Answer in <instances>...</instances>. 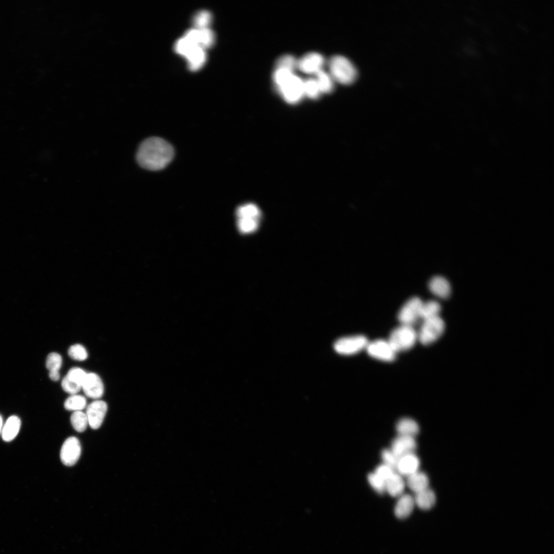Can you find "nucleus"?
<instances>
[{"instance_id": "nucleus-1", "label": "nucleus", "mask_w": 554, "mask_h": 554, "mask_svg": "<svg viewBox=\"0 0 554 554\" xmlns=\"http://www.w3.org/2000/svg\"><path fill=\"white\" fill-rule=\"evenodd\" d=\"M173 156V148L169 143L159 137H151L141 143L136 159L141 167L156 171L165 167Z\"/></svg>"}, {"instance_id": "nucleus-2", "label": "nucleus", "mask_w": 554, "mask_h": 554, "mask_svg": "<svg viewBox=\"0 0 554 554\" xmlns=\"http://www.w3.org/2000/svg\"><path fill=\"white\" fill-rule=\"evenodd\" d=\"M330 76L333 80L343 85L353 83L358 76V71L352 63L345 56L337 55L331 57L328 62Z\"/></svg>"}, {"instance_id": "nucleus-3", "label": "nucleus", "mask_w": 554, "mask_h": 554, "mask_svg": "<svg viewBox=\"0 0 554 554\" xmlns=\"http://www.w3.org/2000/svg\"><path fill=\"white\" fill-rule=\"evenodd\" d=\"M237 226L242 234H249L258 228L261 212L258 207L252 203L240 206L236 211Z\"/></svg>"}, {"instance_id": "nucleus-4", "label": "nucleus", "mask_w": 554, "mask_h": 554, "mask_svg": "<svg viewBox=\"0 0 554 554\" xmlns=\"http://www.w3.org/2000/svg\"><path fill=\"white\" fill-rule=\"evenodd\" d=\"M387 340L397 353L406 351L418 341L417 330L414 326L400 324L392 330Z\"/></svg>"}, {"instance_id": "nucleus-5", "label": "nucleus", "mask_w": 554, "mask_h": 554, "mask_svg": "<svg viewBox=\"0 0 554 554\" xmlns=\"http://www.w3.org/2000/svg\"><path fill=\"white\" fill-rule=\"evenodd\" d=\"M445 328V323L440 316L422 320L417 330L418 341L425 345L432 344L442 335Z\"/></svg>"}, {"instance_id": "nucleus-6", "label": "nucleus", "mask_w": 554, "mask_h": 554, "mask_svg": "<svg viewBox=\"0 0 554 554\" xmlns=\"http://www.w3.org/2000/svg\"><path fill=\"white\" fill-rule=\"evenodd\" d=\"M368 342L367 338L362 334L345 337L336 341L333 348L340 354L350 355L365 350Z\"/></svg>"}, {"instance_id": "nucleus-7", "label": "nucleus", "mask_w": 554, "mask_h": 554, "mask_svg": "<svg viewBox=\"0 0 554 554\" xmlns=\"http://www.w3.org/2000/svg\"><path fill=\"white\" fill-rule=\"evenodd\" d=\"M278 88L284 99L290 104L298 102L304 94V82L293 74Z\"/></svg>"}, {"instance_id": "nucleus-8", "label": "nucleus", "mask_w": 554, "mask_h": 554, "mask_svg": "<svg viewBox=\"0 0 554 554\" xmlns=\"http://www.w3.org/2000/svg\"><path fill=\"white\" fill-rule=\"evenodd\" d=\"M365 350L372 358L386 362L393 361L397 353L389 341L384 339L369 341Z\"/></svg>"}, {"instance_id": "nucleus-9", "label": "nucleus", "mask_w": 554, "mask_h": 554, "mask_svg": "<svg viewBox=\"0 0 554 554\" xmlns=\"http://www.w3.org/2000/svg\"><path fill=\"white\" fill-rule=\"evenodd\" d=\"M422 303L421 299L417 296L407 300L398 312V318L400 324L414 326L421 321L420 310Z\"/></svg>"}, {"instance_id": "nucleus-10", "label": "nucleus", "mask_w": 554, "mask_h": 554, "mask_svg": "<svg viewBox=\"0 0 554 554\" xmlns=\"http://www.w3.org/2000/svg\"><path fill=\"white\" fill-rule=\"evenodd\" d=\"M81 453V446L78 439L75 437H69L62 446L61 460L66 466H73L79 459Z\"/></svg>"}, {"instance_id": "nucleus-11", "label": "nucleus", "mask_w": 554, "mask_h": 554, "mask_svg": "<svg viewBox=\"0 0 554 554\" xmlns=\"http://www.w3.org/2000/svg\"><path fill=\"white\" fill-rule=\"evenodd\" d=\"M87 373L82 368L73 367L69 369L62 382V387L66 392L74 394L82 389Z\"/></svg>"}, {"instance_id": "nucleus-12", "label": "nucleus", "mask_w": 554, "mask_h": 554, "mask_svg": "<svg viewBox=\"0 0 554 554\" xmlns=\"http://www.w3.org/2000/svg\"><path fill=\"white\" fill-rule=\"evenodd\" d=\"M107 410V405L102 400L94 401L87 406L86 414L91 428L96 429L101 426Z\"/></svg>"}, {"instance_id": "nucleus-13", "label": "nucleus", "mask_w": 554, "mask_h": 554, "mask_svg": "<svg viewBox=\"0 0 554 554\" xmlns=\"http://www.w3.org/2000/svg\"><path fill=\"white\" fill-rule=\"evenodd\" d=\"M324 62V58L322 55L316 52H311L305 54L297 61L296 67L304 73L316 74L322 70Z\"/></svg>"}, {"instance_id": "nucleus-14", "label": "nucleus", "mask_w": 554, "mask_h": 554, "mask_svg": "<svg viewBox=\"0 0 554 554\" xmlns=\"http://www.w3.org/2000/svg\"><path fill=\"white\" fill-rule=\"evenodd\" d=\"M85 394L89 398L97 399L104 393V385L100 377L95 373L86 374L82 387Z\"/></svg>"}, {"instance_id": "nucleus-15", "label": "nucleus", "mask_w": 554, "mask_h": 554, "mask_svg": "<svg viewBox=\"0 0 554 554\" xmlns=\"http://www.w3.org/2000/svg\"><path fill=\"white\" fill-rule=\"evenodd\" d=\"M416 448L413 437L399 435L393 440L391 450L400 459L405 456L413 454Z\"/></svg>"}, {"instance_id": "nucleus-16", "label": "nucleus", "mask_w": 554, "mask_h": 554, "mask_svg": "<svg viewBox=\"0 0 554 554\" xmlns=\"http://www.w3.org/2000/svg\"><path fill=\"white\" fill-rule=\"evenodd\" d=\"M428 287L435 295L443 299L447 298L451 292V287L448 281L441 276H435L429 282Z\"/></svg>"}, {"instance_id": "nucleus-17", "label": "nucleus", "mask_w": 554, "mask_h": 554, "mask_svg": "<svg viewBox=\"0 0 554 554\" xmlns=\"http://www.w3.org/2000/svg\"><path fill=\"white\" fill-rule=\"evenodd\" d=\"M420 462L414 454L405 456L399 460L397 471L402 475L408 476L417 471Z\"/></svg>"}, {"instance_id": "nucleus-18", "label": "nucleus", "mask_w": 554, "mask_h": 554, "mask_svg": "<svg viewBox=\"0 0 554 554\" xmlns=\"http://www.w3.org/2000/svg\"><path fill=\"white\" fill-rule=\"evenodd\" d=\"M21 425V420L18 417L11 416L9 417L3 424L1 432L3 440L6 442L13 440L18 433Z\"/></svg>"}, {"instance_id": "nucleus-19", "label": "nucleus", "mask_w": 554, "mask_h": 554, "mask_svg": "<svg viewBox=\"0 0 554 554\" xmlns=\"http://www.w3.org/2000/svg\"><path fill=\"white\" fill-rule=\"evenodd\" d=\"M414 504V498L410 495L401 496L394 508L395 516L399 519L408 517L412 512Z\"/></svg>"}, {"instance_id": "nucleus-20", "label": "nucleus", "mask_w": 554, "mask_h": 554, "mask_svg": "<svg viewBox=\"0 0 554 554\" xmlns=\"http://www.w3.org/2000/svg\"><path fill=\"white\" fill-rule=\"evenodd\" d=\"M188 61L189 69L193 71L200 69L206 61L205 50L196 46L194 47L186 57Z\"/></svg>"}, {"instance_id": "nucleus-21", "label": "nucleus", "mask_w": 554, "mask_h": 554, "mask_svg": "<svg viewBox=\"0 0 554 554\" xmlns=\"http://www.w3.org/2000/svg\"><path fill=\"white\" fill-rule=\"evenodd\" d=\"M415 504L421 509L428 510L434 505L436 498L434 492L428 488L416 493Z\"/></svg>"}, {"instance_id": "nucleus-22", "label": "nucleus", "mask_w": 554, "mask_h": 554, "mask_svg": "<svg viewBox=\"0 0 554 554\" xmlns=\"http://www.w3.org/2000/svg\"><path fill=\"white\" fill-rule=\"evenodd\" d=\"M395 428L400 436L414 437L419 431V427L417 422L408 418L399 420L396 424Z\"/></svg>"}, {"instance_id": "nucleus-23", "label": "nucleus", "mask_w": 554, "mask_h": 554, "mask_svg": "<svg viewBox=\"0 0 554 554\" xmlns=\"http://www.w3.org/2000/svg\"><path fill=\"white\" fill-rule=\"evenodd\" d=\"M407 484L411 490L417 493L428 488L429 480L424 473L416 471L408 476Z\"/></svg>"}, {"instance_id": "nucleus-24", "label": "nucleus", "mask_w": 554, "mask_h": 554, "mask_svg": "<svg viewBox=\"0 0 554 554\" xmlns=\"http://www.w3.org/2000/svg\"><path fill=\"white\" fill-rule=\"evenodd\" d=\"M405 483L402 477L394 473L386 481V491L393 497H400L404 489Z\"/></svg>"}, {"instance_id": "nucleus-25", "label": "nucleus", "mask_w": 554, "mask_h": 554, "mask_svg": "<svg viewBox=\"0 0 554 554\" xmlns=\"http://www.w3.org/2000/svg\"><path fill=\"white\" fill-rule=\"evenodd\" d=\"M441 307L437 301L423 302L420 310L421 321L440 316Z\"/></svg>"}, {"instance_id": "nucleus-26", "label": "nucleus", "mask_w": 554, "mask_h": 554, "mask_svg": "<svg viewBox=\"0 0 554 554\" xmlns=\"http://www.w3.org/2000/svg\"><path fill=\"white\" fill-rule=\"evenodd\" d=\"M87 404L86 398L81 395L72 394L64 403V407L68 410L81 411Z\"/></svg>"}, {"instance_id": "nucleus-27", "label": "nucleus", "mask_w": 554, "mask_h": 554, "mask_svg": "<svg viewBox=\"0 0 554 554\" xmlns=\"http://www.w3.org/2000/svg\"><path fill=\"white\" fill-rule=\"evenodd\" d=\"M315 79L320 91L323 93H330L333 90V84L331 76L321 70L316 74Z\"/></svg>"}, {"instance_id": "nucleus-28", "label": "nucleus", "mask_w": 554, "mask_h": 554, "mask_svg": "<svg viewBox=\"0 0 554 554\" xmlns=\"http://www.w3.org/2000/svg\"><path fill=\"white\" fill-rule=\"evenodd\" d=\"M70 421L73 427L79 432L84 431L89 424L86 414L82 411H74L71 416Z\"/></svg>"}, {"instance_id": "nucleus-29", "label": "nucleus", "mask_w": 554, "mask_h": 554, "mask_svg": "<svg viewBox=\"0 0 554 554\" xmlns=\"http://www.w3.org/2000/svg\"><path fill=\"white\" fill-rule=\"evenodd\" d=\"M212 21L210 12L207 10H201L194 15L193 24L197 30L208 28Z\"/></svg>"}, {"instance_id": "nucleus-30", "label": "nucleus", "mask_w": 554, "mask_h": 554, "mask_svg": "<svg viewBox=\"0 0 554 554\" xmlns=\"http://www.w3.org/2000/svg\"><path fill=\"white\" fill-rule=\"evenodd\" d=\"M199 30V46L204 50L210 48L214 42V35L209 28Z\"/></svg>"}, {"instance_id": "nucleus-31", "label": "nucleus", "mask_w": 554, "mask_h": 554, "mask_svg": "<svg viewBox=\"0 0 554 554\" xmlns=\"http://www.w3.org/2000/svg\"><path fill=\"white\" fill-rule=\"evenodd\" d=\"M297 61L290 55H284L279 57L275 64V69H285L292 72L296 67Z\"/></svg>"}, {"instance_id": "nucleus-32", "label": "nucleus", "mask_w": 554, "mask_h": 554, "mask_svg": "<svg viewBox=\"0 0 554 554\" xmlns=\"http://www.w3.org/2000/svg\"><path fill=\"white\" fill-rule=\"evenodd\" d=\"M320 92L315 79L309 78L304 82V93L308 97L316 99L319 96Z\"/></svg>"}, {"instance_id": "nucleus-33", "label": "nucleus", "mask_w": 554, "mask_h": 554, "mask_svg": "<svg viewBox=\"0 0 554 554\" xmlns=\"http://www.w3.org/2000/svg\"><path fill=\"white\" fill-rule=\"evenodd\" d=\"M62 364V358L56 352L49 353L46 359V365L49 372H59Z\"/></svg>"}, {"instance_id": "nucleus-34", "label": "nucleus", "mask_w": 554, "mask_h": 554, "mask_svg": "<svg viewBox=\"0 0 554 554\" xmlns=\"http://www.w3.org/2000/svg\"><path fill=\"white\" fill-rule=\"evenodd\" d=\"M68 354L72 359L77 361H84L88 357L85 348L81 344H74L70 346Z\"/></svg>"}, {"instance_id": "nucleus-35", "label": "nucleus", "mask_w": 554, "mask_h": 554, "mask_svg": "<svg viewBox=\"0 0 554 554\" xmlns=\"http://www.w3.org/2000/svg\"><path fill=\"white\" fill-rule=\"evenodd\" d=\"M381 457L385 465L389 467L394 472L397 471V466L399 459L391 450L383 449L381 453Z\"/></svg>"}, {"instance_id": "nucleus-36", "label": "nucleus", "mask_w": 554, "mask_h": 554, "mask_svg": "<svg viewBox=\"0 0 554 554\" xmlns=\"http://www.w3.org/2000/svg\"><path fill=\"white\" fill-rule=\"evenodd\" d=\"M367 479L370 485L380 494L386 491V482L374 473H369Z\"/></svg>"}, {"instance_id": "nucleus-37", "label": "nucleus", "mask_w": 554, "mask_h": 554, "mask_svg": "<svg viewBox=\"0 0 554 554\" xmlns=\"http://www.w3.org/2000/svg\"><path fill=\"white\" fill-rule=\"evenodd\" d=\"M195 46H196L192 45L183 37L176 42L174 49L177 53L186 57Z\"/></svg>"}, {"instance_id": "nucleus-38", "label": "nucleus", "mask_w": 554, "mask_h": 554, "mask_svg": "<svg viewBox=\"0 0 554 554\" xmlns=\"http://www.w3.org/2000/svg\"><path fill=\"white\" fill-rule=\"evenodd\" d=\"M292 74V72L285 69H275L274 73L273 74L274 81L276 84L277 86L282 84L285 80H286L290 75Z\"/></svg>"}, {"instance_id": "nucleus-39", "label": "nucleus", "mask_w": 554, "mask_h": 554, "mask_svg": "<svg viewBox=\"0 0 554 554\" xmlns=\"http://www.w3.org/2000/svg\"><path fill=\"white\" fill-rule=\"evenodd\" d=\"M374 473L386 482L393 476L394 472L384 464L378 466L375 470Z\"/></svg>"}, {"instance_id": "nucleus-40", "label": "nucleus", "mask_w": 554, "mask_h": 554, "mask_svg": "<svg viewBox=\"0 0 554 554\" xmlns=\"http://www.w3.org/2000/svg\"><path fill=\"white\" fill-rule=\"evenodd\" d=\"M199 30L193 28L188 30L184 37L192 45L199 46Z\"/></svg>"}, {"instance_id": "nucleus-41", "label": "nucleus", "mask_w": 554, "mask_h": 554, "mask_svg": "<svg viewBox=\"0 0 554 554\" xmlns=\"http://www.w3.org/2000/svg\"><path fill=\"white\" fill-rule=\"evenodd\" d=\"M49 378L54 381H57L60 379V374L59 372H49Z\"/></svg>"}, {"instance_id": "nucleus-42", "label": "nucleus", "mask_w": 554, "mask_h": 554, "mask_svg": "<svg viewBox=\"0 0 554 554\" xmlns=\"http://www.w3.org/2000/svg\"><path fill=\"white\" fill-rule=\"evenodd\" d=\"M3 426V418H2V416H1V415L0 414V434H1Z\"/></svg>"}]
</instances>
